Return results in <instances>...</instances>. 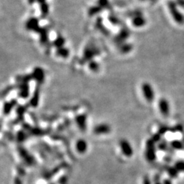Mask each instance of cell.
Segmentation results:
<instances>
[{"mask_svg":"<svg viewBox=\"0 0 184 184\" xmlns=\"http://www.w3.org/2000/svg\"><path fill=\"white\" fill-rule=\"evenodd\" d=\"M159 110L163 116L167 117L170 113V104L166 98H161L158 102Z\"/></svg>","mask_w":184,"mask_h":184,"instance_id":"277c9868","label":"cell"},{"mask_svg":"<svg viewBox=\"0 0 184 184\" xmlns=\"http://www.w3.org/2000/svg\"><path fill=\"white\" fill-rule=\"evenodd\" d=\"M14 184H23V182L21 178L16 177L14 179Z\"/></svg>","mask_w":184,"mask_h":184,"instance_id":"9a60e30c","label":"cell"},{"mask_svg":"<svg viewBox=\"0 0 184 184\" xmlns=\"http://www.w3.org/2000/svg\"><path fill=\"white\" fill-rule=\"evenodd\" d=\"M163 184H173L171 179H165L162 182Z\"/></svg>","mask_w":184,"mask_h":184,"instance_id":"2e32d148","label":"cell"},{"mask_svg":"<svg viewBox=\"0 0 184 184\" xmlns=\"http://www.w3.org/2000/svg\"><path fill=\"white\" fill-rule=\"evenodd\" d=\"M171 146L173 147L175 149L177 150H182L183 149V144L182 142L178 140H174L171 142Z\"/></svg>","mask_w":184,"mask_h":184,"instance_id":"30bf717a","label":"cell"},{"mask_svg":"<svg viewBox=\"0 0 184 184\" xmlns=\"http://www.w3.org/2000/svg\"><path fill=\"white\" fill-rule=\"evenodd\" d=\"M143 184H152V181H151L149 176H145L143 178Z\"/></svg>","mask_w":184,"mask_h":184,"instance_id":"4fadbf2b","label":"cell"},{"mask_svg":"<svg viewBox=\"0 0 184 184\" xmlns=\"http://www.w3.org/2000/svg\"><path fill=\"white\" fill-rule=\"evenodd\" d=\"M119 147L122 153L125 156L130 158V157H132V155H133V148H132L131 144L127 140H121L119 142Z\"/></svg>","mask_w":184,"mask_h":184,"instance_id":"3957f363","label":"cell"},{"mask_svg":"<svg viewBox=\"0 0 184 184\" xmlns=\"http://www.w3.org/2000/svg\"><path fill=\"white\" fill-rule=\"evenodd\" d=\"M34 77L36 79L38 80V81L40 80H43V78H44V72L42 69L38 68V69H36L34 72Z\"/></svg>","mask_w":184,"mask_h":184,"instance_id":"9c48e42d","label":"cell"},{"mask_svg":"<svg viewBox=\"0 0 184 184\" xmlns=\"http://www.w3.org/2000/svg\"><path fill=\"white\" fill-rule=\"evenodd\" d=\"M90 69H91V70L93 71L97 70L98 69V65L97 63H96V62L91 63V64H90Z\"/></svg>","mask_w":184,"mask_h":184,"instance_id":"7c38bea8","label":"cell"},{"mask_svg":"<svg viewBox=\"0 0 184 184\" xmlns=\"http://www.w3.org/2000/svg\"><path fill=\"white\" fill-rule=\"evenodd\" d=\"M154 184H163V183L160 182H156Z\"/></svg>","mask_w":184,"mask_h":184,"instance_id":"e0dca14e","label":"cell"},{"mask_svg":"<svg viewBox=\"0 0 184 184\" xmlns=\"http://www.w3.org/2000/svg\"><path fill=\"white\" fill-rule=\"evenodd\" d=\"M142 92L147 102H152L155 99V92L149 83H144L141 85Z\"/></svg>","mask_w":184,"mask_h":184,"instance_id":"7a4b0ae2","label":"cell"},{"mask_svg":"<svg viewBox=\"0 0 184 184\" xmlns=\"http://www.w3.org/2000/svg\"><path fill=\"white\" fill-rule=\"evenodd\" d=\"M166 171H167L168 175L172 179H176L179 173L175 167H167L166 168Z\"/></svg>","mask_w":184,"mask_h":184,"instance_id":"ba28073f","label":"cell"},{"mask_svg":"<svg viewBox=\"0 0 184 184\" xmlns=\"http://www.w3.org/2000/svg\"><path fill=\"white\" fill-rule=\"evenodd\" d=\"M160 175H156L153 178V181L154 183L160 182Z\"/></svg>","mask_w":184,"mask_h":184,"instance_id":"5bb4252c","label":"cell"},{"mask_svg":"<svg viewBox=\"0 0 184 184\" xmlns=\"http://www.w3.org/2000/svg\"><path fill=\"white\" fill-rule=\"evenodd\" d=\"M50 184H55V183H50Z\"/></svg>","mask_w":184,"mask_h":184,"instance_id":"ac0fdd59","label":"cell"},{"mask_svg":"<svg viewBox=\"0 0 184 184\" xmlns=\"http://www.w3.org/2000/svg\"><path fill=\"white\" fill-rule=\"evenodd\" d=\"M169 8H170L171 13L174 18V20H175V21L179 24L183 23H184V17L183 15L177 10L175 5H174L173 3L171 2L169 4Z\"/></svg>","mask_w":184,"mask_h":184,"instance_id":"5b68a950","label":"cell"},{"mask_svg":"<svg viewBox=\"0 0 184 184\" xmlns=\"http://www.w3.org/2000/svg\"><path fill=\"white\" fill-rule=\"evenodd\" d=\"M145 158L149 162H153L156 159V150L155 147V142L153 139H149L147 141Z\"/></svg>","mask_w":184,"mask_h":184,"instance_id":"6da1fadb","label":"cell"},{"mask_svg":"<svg viewBox=\"0 0 184 184\" xmlns=\"http://www.w3.org/2000/svg\"><path fill=\"white\" fill-rule=\"evenodd\" d=\"M111 130L110 126L106 123H101L96 126L93 130V132L96 134H106L109 133Z\"/></svg>","mask_w":184,"mask_h":184,"instance_id":"8992f818","label":"cell"},{"mask_svg":"<svg viewBox=\"0 0 184 184\" xmlns=\"http://www.w3.org/2000/svg\"><path fill=\"white\" fill-rule=\"evenodd\" d=\"M87 148H88V145L85 140L81 139L77 141L76 143V149L78 153H85L87 152Z\"/></svg>","mask_w":184,"mask_h":184,"instance_id":"52a82bcc","label":"cell"},{"mask_svg":"<svg viewBox=\"0 0 184 184\" xmlns=\"http://www.w3.org/2000/svg\"><path fill=\"white\" fill-rule=\"evenodd\" d=\"M175 167L179 172H184V161L183 160H178L175 164Z\"/></svg>","mask_w":184,"mask_h":184,"instance_id":"8fae6325","label":"cell"}]
</instances>
